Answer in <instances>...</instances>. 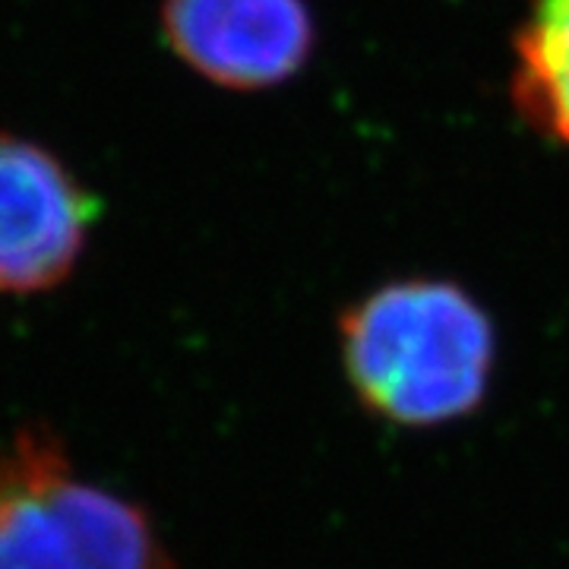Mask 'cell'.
<instances>
[{
    "mask_svg": "<svg viewBox=\"0 0 569 569\" xmlns=\"http://www.w3.org/2000/svg\"><path fill=\"white\" fill-rule=\"evenodd\" d=\"M493 351L490 317L459 284H387L342 317L348 380L392 425L433 427L475 411L488 396Z\"/></svg>",
    "mask_w": 569,
    "mask_h": 569,
    "instance_id": "cell-1",
    "label": "cell"
},
{
    "mask_svg": "<svg viewBox=\"0 0 569 569\" xmlns=\"http://www.w3.org/2000/svg\"><path fill=\"white\" fill-rule=\"evenodd\" d=\"M137 503L82 481L48 427L0 440V569H168Z\"/></svg>",
    "mask_w": 569,
    "mask_h": 569,
    "instance_id": "cell-2",
    "label": "cell"
},
{
    "mask_svg": "<svg viewBox=\"0 0 569 569\" xmlns=\"http://www.w3.org/2000/svg\"><path fill=\"white\" fill-rule=\"evenodd\" d=\"M162 36L197 77L263 89L307 61L313 26L301 0H162Z\"/></svg>",
    "mask_w": 569,
    "mask_h": 569,
    "instance_id": "cell-4",
    "label": "cell"
},
{
    "mask_svg": "<svg viewBox=\"0 0 569 569\" xmlns=\"http://www.w3.org/2000/svg\"><path fill=\"white\" fill-rule=\"evenodd\" d=\"M96 219L99 200L51 146L0 130V295L67 282Z\"/></svg>",
    "mask_w": 569,
    "mask_h": 569,
    "instance_id": "cell-3",
    "label": "cell"
},
{
    "mask_svg": "<svg viewBox=\"0 0 569 569\" xmlns=\"http://www.w3.org/2000/svg\"><path fill=\"white\" fill-rule=\"evenodd\" d=\"M516 96L531 121L569 146V0H538L519 36Z\"/></svg>",
    "mask_w": 569,
    "mask_h": 569,
    "instance_id": "cell-5",
    "label": "cell"
}]
</instances>
